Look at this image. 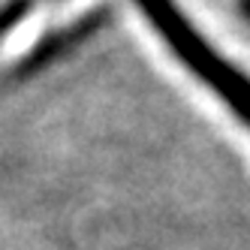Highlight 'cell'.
Returning <instances> with one entry per match:
<instances>
[{
	"label": "cell",
	"instance_id": "cell-2",
	"mask_svg": "<svg viewBox=\"0 0 250 250\" xmlns=\"http://www.w3.org/2000/svg\"><path fill=\"white\" fill-rule=\"evenodd\" d=\"M42 3H48V0H9V3L0 9V40L9 37L12 30H19V24L24 19H30Z\"/></svg>",
	"mask_w": 250,
	"mask_h": 250
},
{
	"label": "cell",
	"instance_id": "cell-1",
	"mask_svg": "<svg viewBox=\"0 0 250 250\" xmlns=\"http://www.w3.org/2000/svg\"><path fill=\"white\" fill-rule=\"evenodd\" d=\"M142 9V15L154 24V30L160 33L175 55L190 73L199 76L202 84H208L217 94L232 115H238L244 121V127L250 130V79L241 69L232 66L217 48H214L187 15L181 12V6L175 0H133Z\"/></svg>",
	"mask_w": 250,
	"mask_h": 250
}]
</instances>
